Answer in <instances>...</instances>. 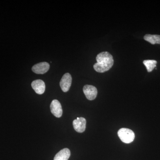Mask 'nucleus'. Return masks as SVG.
Segmentation results:
<instances>
[{
	"label": "nucleus",
	"instance_id": "f257e3e1",
	"mask_svg": "<svg viewBox=\"0 0 160 160\" xmlns=\"http://www.w3.org/2000/svg\"><path fill=\"white\" fill-rule=\"evenodd\" d=\"M97 62L93 66L94 70L102 73L111 69L114 64L112 56L108 52H102L99 53L96 57Z\"/></svg>",
	"mask_w": 160,
	"mask_h": 160
},
{
	"label": "nucleus",
	"instance_id": "f03ea898",
	"mask_svg": "<svg viewBox=\"0 0 160 160\" xmlns=\"http://www.w3.org/2000/svg\"><path fill=\"white\" fill-rule=\"evenodd\" d=\"M118 136L122 142L126 144L132 142L135 138L134 132L127 128H122L118 132Z\"/></svg>",
	"mask_w": 160,
	"mask_h": 160
},
{
	"label": "nucleus",
	"instance_id": "7ed1b4c3",
	"mask_svg": "<svg viewBox=\"0 0 160 160\" xmlns=\"http://www.w3.org/2000/svg\"><path fill=\"white\" fill-rule=\"evenodd\" d=\"M83 92L86 98L88 100H93L96 98L98 90L95 86L91 85H86L83 87Z\"/></svg>",
	"mask_w": 160,
	"mask_h": 160
},
{
	"label": "nucleus",
	"instance_id": "20e7f679",
	"mask_svg": "<svg viewBox=\"0 0 160 160\" xmlns=\"http://www.w3.org/2000/svg\"><path fill=\"white\" fill-rule=\"evenodd\" d=\"M72 77L69 73H66L63 76L60 81V86L61 89L64 92L69 91L72 84Z\"/></svg>",
	"mask_w": 160,
	"mask_h": 160
},
{
	"label": "nucleus",
	"instance_id": "39448f33",
	"mask_svg": "<svg viewBox=\"0 0 160 160\" xmlns=\"http://www.w3.org/2000/svg\"><path fill=\"white\" fill-rule=\"evenodd\" d=\"M52 113L57 118H60L62 115V109L61 103L57 100H53L50 105Z\"/></svg>",
	"mask_w": 160,
	"mask_h": 160
},
{
	"label": "nucleus",
	"instance_id": "423d86ee",
	"mask_svg": "<svg viewBox=\"0 0 160 160\" xmlns=\"http://www.w3.org/2000/svg\"><path fill=\"white\" fill-rule=\"evenodd\" d=\"M86 121L84 118H77L73 121V128L77 132L82 133L85 131L86 128Z\"/></svg>",
	"mask_w": 160,
	"mask_h": 160
},
{
	"label": "nucleus",
	"instance_id": "0eeeda50",
	"mask_svg": "<svg viewBox=\"0 0 160 160\" xmlns=\"http://www.w3.org/2000/svg\"><path fill=\"white\" fill-rule=\"evenodd\" d=\"M49 63L46 62H43L35 65L32 67V71L37 74H44L49 70Z\"/></svg>",
	"mask_w": 160,
	"mask_h": 160
},
{
	"label": "nucleus",
	"instance_id": "6e6552de",
	"mask_svg": "<svg viewBox=\"0 0 160 160\" xmlns=\"http://www.w3.org/2000/svg\"><path fill=\"white\" fill-rule=\"evenodd\" d=\"M31 86L38 94H42L45 92L46 85L42 80H35L32 82Z\"/></svg>",
	"mask_w": 160,
	"mask_h": 160
},
{
	"label": "nucleus",
	"instance_id": "1a4fd4ad",
	"mask_svg": "<svg viewBox=\"0 0 160 160\" xmlns=\"http://www.w3.org/2000/svg\"><path fill=\"white\" fill-rule=\"evenodd\" d=\"M70 156V150L68 148H65L56 154L53 160H68Z\"/></svg>",
	"mask_w": 160,
	"mask_h": 160
},
{
	"label": "nucleus",
	"instance_id": "9d476101",
	"mask_svg": "<svg viewBox=\"0 0 160 160\" xmlns=\"http://www.w3.org/2000/svg\"><path fill=\"white\" fill-rule=\"evenodd\" d=\"M144 39L152 45L160 44V35H158L146 34Z\"/></svg>",
	"mask_w": 160,
	"mask_h": 160
},
{
	"label": "nucleus",
	"instance_id": "9b49d317",
	"mask_svg": "<svg viewBox=\"0 0 160 160\" xmlns=\"http://www.w3.org/2000/svg\"><path fill=\"white\" fill-rule=\"evenodd\" d=\"M148 72H151L156 67L157 62L154 60H146L143 62Z\"/></svg>",
	"mask_w": 160,
	"mask_h": 160
}]
</instances>
